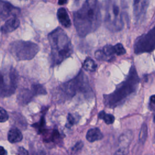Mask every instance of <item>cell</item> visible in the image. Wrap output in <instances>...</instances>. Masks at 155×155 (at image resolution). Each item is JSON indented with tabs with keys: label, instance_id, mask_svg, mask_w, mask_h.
<instances>
[{
	"label": "cell",
	"instance_id": "1",
	"mask_svg": "<svg viewBox=\"0 0 155 155\" xmlns=\"http://www.w3.org/2000/svg\"><path fill=\"white\" fill-rule=\"evenodd\" d=\"M73 22L76 30L81 37L94 31L101 23V13L98 1L88 0L73 12Z\"/></svg>",
	"mask_w": 155,
	"mask_h": 155
},
{
	"label": "cell",
	"instance_id": "2",
	"mask_svg": "<svg viewBox=\"0 0 155 155\" xmlns=\"http://www.w3.org/2000/svg\"><path fill=\"white\" fill-rule=\"evenodd\" d=\"M140 78L134 65L130 68L125 79L117 85L115 90L107 94H104V104L107 108H113L123 104L138 88Z\"/></svg>",
	"mask_w": 155,
	"mask_h": 155
},
{
	"label": "cell",
	"instance_id": "3",
	"mask_svg": "<svg viewBox=\"0 0 155 155\" xmlns=\"http://www.w3.org/2000/svg\"><path fill=\"white\" fill-rule=\"evenodd\" d=\"M78 94L83 96L84 99H90L93 96L88 79L82 70L76 76L59 86L54 96L58 101L64 102Z\"/></svg>",
	"mask_w": 155,
	"mask_h": 155
},
{
	"label": "cell",
	"instance_id": "4",
	"mask_svg": "<svg viewBox=\"0 0 155 155\" xmlns=\"http://www.w3.org/2000/svg\"><path fill=\"white\" fill-rule=\"evenodd\" d=\"M51 47L50 59L53 66L57 65L73 53V46L67 33L58 27L48 35Z\"/></svg>",
	"mask_w": 155,
	"mask_h": 155
},
{
	"label": "cell",
	"instance_id": "5",
	"mask_svg": "<svg viewBox=\"0 0 155 155\" xmlns=\"http://www.w3.org/2000/svg\"><path fill=\"white\" fill-rule=\"evenodd\" d=\"M126 13L123 1H107L104 17L105 27L111 31L121 30L127 21Z\"/></svg>",
	"mask_w": 155,
	"mask_h": 155
},
{
	"label": "cell",
	"instance_id": "6",
	"mask_svg": "<svg viewBox=\"0 0 155 155\" xmlns=\"http://www.w3.org/2000/svg\"><path fill=\"white\" fill-rule=\"evenodd\" d=\"M9 50L17 61H25L30 60L35 56L39 51V47L30 41L18 40L10 44Z\"/></svg>",
	"mask_w": 155,
	"mask_h": 155
},
{
	"label": "cell",
	"instance_id": "7",
	"mask_svg": "<svg viewBox=\"0 0 155 155\" xmlns=\"http://www.w3.org/2000/svg\"><path fill=\"white\" fill-rule=\"evenodd\" d=\"M18 74L13 68L0 70V96L8 97L12 95L17 87Z\"/></svg>",
	"mask_w": 155,
	"mask_h": 155
},
{
	"label": "cell",
	"instance_id": "8",
	"mask_svg": "<svg viewBox=\"0 0 155 155\" xmlns=\"http://www.w3.org/2000/svg\"><path fill=\"white\" fill-rule=\"evenodd\" d=\"M133 48L137 54L151 53L155 49V25L148 32L136 38Z\"/></svg>",
	"mask_w": 155,
	"mask_h": 155
},
{
	"label": "cell",
	"instance_id": "9",
	"mask_svg": "<svg viewBox=\"0 0 155 155\" xmlns=\"http://www.w3.org/2000/svg\"><path fill=\"white\" fill-rule=\"evenodd\" d=\"M126 53V50L122 44L117 43L114 45L107 44L102 49L97 50L94 56L98 61L111 62L116 56H120Z\"/></svg>",
	"mask_w": 155,
	"mask_h": 155
},
{
	"label": "cell",
	"instance_id": "10",
	"mask_svg": "<svg viewBox=\"0 0 155 155\" xmlns=\"http://www.w3.org/2000/svg\"><path fill=\"white\" fill-rule=\"evenodd\" d=\"M149 2L148 1L137 0L134 1L133 14L136 23L142 22L143 19Z\"/></svg>",
	"mask_w": 155,
	"mask_h": 155
},
{
	"label": "cell",
	"instance_id": "11",
	"mask_svg": "<svg viewBox=\"0 0 155 155\" xmlns=\"http://www.w3.org/2000/svg\"><path fill=\"white\" fill-rule=\"evenodd\" d=\"M19 9L14 7L10 2L0 1V23L9 16H16Z\"/></svg>",
	"mask_w": 155,
	"mask_h": 155
},
{
	"label": "cell",
	"instance_id": "12",
	"mask_svg": "<svg viewBox=\"0 0 155 155\" xmlns=\"http://www.w3.org/2000/svg\"><path fill=\"white\" fill-rule=\"evenodd\" d=\"M20 21L17 16H12L1 26L0 31L2 33H8L16 30L19 25Z\"/></svg>",
	"mask_w": 155,
	"mask_h": 155
},
{
	"label": "cell",
	"instance_id": "13",
	"mask_svg": "<svg viewBox=\"0 0 155 155\" xmlns=\"http://www.w3.org/2000/svg\"><path fill=\"white\" fill-rule=\"evenodd\" d=\"M33 96H35L31 91L27 88H23L19 91L17 96V101L19 104L24 105L29 103L31 101Z\"/></svg>",
	"mask_w": 155,
	"mask_h": 155
},
{
	"label": "cell",
	"instance_id": "14",
	"mask_svg": "<svg viewBox=\"0 0 155 155\" xmlns=\"http://www.w3.org/2000/svg\"><path fill=\"white\" fill-rule=\"evenodd\" d=\"M132 139L133 133L131 131L127 130L122 133L119 137V148L125 150H128V147Z\"/></svg>",
	"mask_w": 155,
	"mask_h": 155
},
{
	"label": "cell",
	"instance_id": "15",
	"mask_svg": "<svg viewBox=\"0 0 155 155\" xmlns=\"http://www.w3.org/2000/svg\"><path fill=\"white\" fill-rule=\"evenodd\" d=\"M57 17L59 22L64 27L68 28L71 25V21L67 10L64 7H61L58 10Z\"/></svg>",
	"mask_w": 155,
	"mask_h": 155
},
{
	"label": "cell",
	"instance_id": "16",
	"mask_svg": "<svg viewBox=\"0 0 155 155\" xmlns=\"http://www.w3.org/2000/svg\"><path fill=\"white\" fill-rule=\"evenodd\" d=\"M103 134L98 128L90 129L86 134V139L90 142L99 140L103 138Z\"/></svg>",
	"mask_w": 155,
	"mask_h": 155
},
{
	"label": "cell",
	"instance_id": "17",
	"mask_svg": "<svg viewBox=\"0 0 155 155\" xmlns=\"http://www.w3.org/2000/svg\"><path fill=\"white\" fill-rule=\"evenodd\" d=\"M7 138L10 143H17L22 139V134L17 128H12L8 132Z\"/></svg>",
	"mask_w": 155,
	"mask_h": 155
},
{
	"label": "cell",
	"instance_id": "18",
	"mask_svg": "<svg viewBox=\"0 0 155 155\" xmlns=\"http://www.w3.org/2000/svg\"><path fill=\"white\" fill-rule=\"evenodd\" d=\"M42 134L45 135L44 140L46 142H58L61 139V135L57 130H53L51 133L45 130Z\"/></svg>",
	"mask_w": 155,
	"mask_h": 155
},
{
	"label": "cell",
	"instance_id": "19",
	"mask_svg": "<svg viewBox=\"0 0 155 155\" xmlns=\"http://www.w3.org/2000/svg\"><path fill=\"white\" fill-rule=\"evenodd\" d=\"M83 68L87 71L93 72L96 70L97 65L90 58H87L83 63Z\"/></svg>",
	"mask_w": 155,
	"mask_h": 155
},
{
	"label": "cell",
	"instance_id": "20",
	"mask_svg": "<svg viewBox=\"0 0 155 155\" xmlns=\"http://www.w3.org/2000/svg\"><path fill=\"white\" fill-rule=\"evenodd\" d=\"M98 117L99 119L103 120L105 122V124L108 125L112 124L115 120L114 116L113 115L107 113L104 111H101L99 113Z\"/></svg>",
	"mask_w": 155,
	"mask_h": 155
},
{
	"label": "cell",
	"instance_id": "21",
	"mask_svg": "<svg viewBox=\"0 0 155 155\" xmlns=\"http://www.w3.org/2000/svg\"><path fill=\"white\" fill-rule=\"evenodd\" d=\"M31 91H32L34 96H37L40 94H45L47 93V91L45 88L39 84H33L31 85Z\"/></svg>",
	"mask_w": 155,
	"mask_h": 155
},
{
	"label": "cell",
	"instance_id": "22",
	"mask_svg": "<svg viewBox=\"0 0 155 155\" xmlns=\"http://www.w3.org/2000/svg\"><path fill=\"white\" fill-rule=\"evenodd\" d=\"M148 136V128L146 123L142 124L139 136V140L141 143H143Z\"/></svg>",
	"mask_w": 155,
	"mask_h": 155
},
{
	"label": "cell",
	"instance_id": "23",
	"mask_svg": "<svg viewBox=\"0 0 155 155\" xmlns=\"http://www.w3.org/2000/svg\"><path fill=\"white\" fill-rule=\"evenodd\" d=\"M79 116H78L77 117L75 116L74 115L69 113L67 117V123L66 124V126L67 127H70L76 124L79 120Z\"/></svg>",
	"mask_w": 155,
	"mask_h": 155
},
{
	"label": "cell",
	"instance_id": "24",
	"mask_svg": "<svg viewBox=\"0 0 155 155\" xmlns=\"http://www.w3.org/2000/svg\"><path fill=\"white\" fill-rule=\"evenodd\" d=\"M7 112L2 108L0 107V122H4L8 119Z\"/></svg>",
	"mask_w": 155,
	"mask_h": 155
},
{
	"label": "cell",
	"instance_id": "25",
	"mask_svg": "<svg viewBox=\"0 0 155 155\" xmlns=\"http://www.w3.org/2000/svg\"><path fill=\"white\" fill-rule=\"evenodd\" d=\"M148 108L153 111H155V94L153 95L150 97L149 104H148Z\"/></svg>",
	"mask_w": 155,
	"mask_h": 155
},
{
	"label": "cell",
	"instance_id": "26",
	"mask_svg": "<svg viewBox=\"0 0 155 155\" xmlns=\"http://www.w3.org/2000/svg\"><path fill=\"white\" fill-rule=\"evenodd\" d=\"M82 147H83V142L82 141H79L72 148V151L73 153L79 152L82 149Z\"/></svg>",
	"mask_w": 155,
	"mask_h": 155
},
{
	"label": "cell",
	"instance_id": "27",
	"mask_svg": "<svg viewBox=\"0 0 155 155\" xmlns=\"http://www.w3.org/2000/svg\"><path fill=\"white\" fill-rule=\"evenodd\" d=\"M128 150H125L122 148H119L114 153V155H127Z\"/></svg>",
	"mask_w": 155,
	"mask_h": 155
},
{
	"label": "cell",
	"instance_id": "28",
	"mask_svg": "<svg viewBox=\"0 0 155 155\" xmlns=\"http://www.w3.org/2000/svg\"><path fill=\"white\" fill-rule=\"evenodd\" d=\"M18 151V153L20 155H28V152L27 151V150H26L22 147H19Z\"/></svg>",
	"mask_w": 155,
	"mask_h": 155
},
{
	"label": "cell",
	"instance_id": "29",
	"mask_svg": "<svg viewBox=\"0 0 155 155\" xmlns=\"http://www.w3.org/2000/svg\"><path fill=\"white\" fill-rule=\"evenodd\" d=\"M0 155H7V152L3 147H0Z\"/></svg>",
	"mask_w": 155,
	"mask_h": 155
},
{
	"label": "cell",
	"instance_id": "30",
	"mask_svg": "<svg viewBox=\"0 0 155 155\" xmlns=\"http://www.w3.org/2000/svg\"><path fill=\"white\" fill-rule=\"evenodd\" d=\"M67 1H59L58 2V4H60V5H62V4H65V3H67Z\"/></svg>",
	"mask_w": 155,
	"mask_h": 155
},
{
	"label": "cell",
	"instance_id": "31",
	"mask_svg": "<svg viewBox=\"0 0 155 155\" xmlns=\"http://www.w3.org/2000/svg\"><path fill=\"white\" fill-rule=\"evenodd\" d=\"M153 121L155 123V113H154V115H153Z\"/></svg>",
	"mask_w": 155,
	"mask_h": 155
}]
</instances>
